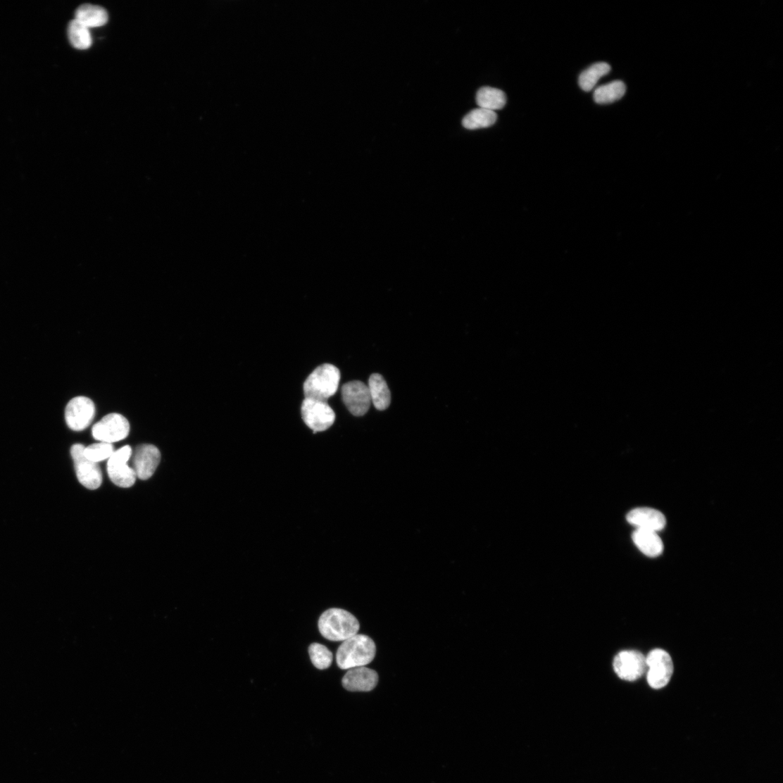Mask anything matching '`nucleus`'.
I'll use <instances>...</instances> for the list:
<instances>
[{"instance_id": "6", "label": "nucleus", "mask_w": 783, "mask_h": 783, "mask_svg": "<svg viewBox=\"0 0 783 783\" xmlns=\"http://www.w3.org/2000/svg\"><path fill=\"white\" fill-rule=\"evenodd\" d=\"M130 430V423L124 415L113 413L94 425L92 436L98 441L112 444L127 438Z\"/></svg>"}, {"instance_id": "5", "label": "nucleus", "mask_w": 783, "mask_h": 783, "mask_svg": "<svg viewBox=\"0 0 783 783\" xmlns=\"http://www.w3.org/2000/svg\"><path fill=\"white\" fill-rule=\"evenodd\" d=\"M301 414L305 424L314 433L330 428L336 418L334 411L327 402L310 399L303 401Z\"/></svg>"}, {"instance_id": "10", "label": "nucleus", "mask_w": 783, "mask_h": 783, "mask_svg": "<svg viewBox=\"0 0 783 783\" xmlns=\"http://www.w3.org/2000/svg\"><path fill=\"white\" fill-rule=\"evenodd\" d=\"M613 668L622 679L632 682L641 678L647 670L646 656L636 651H623L614 660Z\"/></svg>"}, {"instance_id": "1", "label": "nucleus", "mask_w": 783, "mask_h": 783, "mask_svg": "<svg viewBox=\"0 0 783 783\" xmlns=\"http://www.w3.org/2000/svg\"><path fill=\"white\" fill-rule=\"evenodd\" d=\"M374 641L365 634H356L342 642L337 649L336 660L342 670L365 667L370 664L376 656Z\"/></svg>"}, {"instance_id": "14", "label": "nucleus", "mask_w": 783, "mask_h": 783, "mask_svg": "<svg viewBox=\"0 0 783 783\" xmlns=\"http://www.w3.org/2000/svg\"><path fill=\"white\" fill-rule=\"evenodd\" d=\"M627 522L637 529L658 532L663 530L667 523L662 512L651 508H637L632 510L627 516Z\"/></svg>"}, {"instance_id": "18", "label": "nucleus", "mask_w": 783, "mask_h": 783, "mask_svg": "<svg viewBox=\"0 0 783 783\" xmlns=\"http://www.w3.org/2000/svg\"><path fill=\"white\" fill-rule=\"evenodd\" d=\"M476 99L480 108L492 111L502 109L506 104L505 93L489 87L481 88L477 92Z\"/></svg>"}, {"instance_id": "7", "label": "nucleus", "mask_w": 783, "mask_h": 783, "mask_svg": "<svg viewBox=\"0 0 783 783\" xmlns=\"http://www.w3.org/2000/svg\"><path fill=\"white\" fill-rule=\"evenodd\" d=\"M85 447L81 444L73 445L70 454L80 482L89 489L99 488L103 482V475L99 465L87 458L84 455Z\"/></svg>"}, {"instance_id": "20", "label": "nucleus", "mask_w": 783, "mask_h": 783, "mask_svg": "<svg viewBox=\"0 0 783 783\" xmlns=\"http://www.w3.org/2000/svg\"><path fill=\"white\" fill-rule=\"evenodd\" d=\"M626 92V86L621 81H615L598 87L594 94L599 104H613L621 99Z\"/></svg>"}, {"instance_id": "22", "label": "nucleus", "mask_w": 783, "mask_h": 783, "mask_svg": "<svg viewBox=\"0 0 783 783\" xmlns=\"http://www.w3.org/2000/svg\"><path fill=\"white\" fill-rule=\"evenodd\" d=\"M68 35L71 44L79 50H87L92 44L89 29L76 19L70 22Z\"/></svg>"}, {"instance_id": "3", "label": "nucleus", "mask_w": 783, "mask_h": 783, "mask_svg": "<svg viewBox=\"0 0 783 783\" xmlns=\"http://www.w3.org/2000/svg\"><path fill=\"white\" fill-rule=\"evenodd\" d=\"M340 372L334 365L325 363L318 366L303 384L305 399L327 402L337 391Z\"/></svg>"}, {"instance_id": "2", "label": "nucleus", "mask_w": 783, "mask_h": 783, "mask_svg": "<svg viewBox=\"0 0 783 783\" xmlns=\"http://www.w3.org/2000/svg\"><path fill=\"white\" fill-rule=\"evenodd\" d=\"M360 624L349 611L330 608L319 620V629L323 637L334 642H344L358 634Z\"/></svg>"}, {"instance_id": "13", "label": "nucleus", "mask_w": 783, "mask_h": 783, "mask_svg": "<svg viewBox=\"0 0 783 783\" xmlns=\"http://www.w3.org/2000/svg\"><path fill=\"white\" fill-rule=\"evenodd\" d=\"M379 681L376 671L365 667L349 670L342 679L344 687L352 692H369L374 690Z\"/></svg>"}, {"instance_id": "9", "label": "nucleus", "mask_w": 783, "mask_h": 783, "mask_svg": "<svg viewBox=\"0 0 783 783\" xmlns=\"http://www.w3.org/2000/svg\"><path fill=\"white\" fill-rule=\"evenodd\" d=\"M94 415V403L84 396L70 400L65 411L66 424L73 431H82L88 427L93 421Z\"/></svg>"}, {"instance_id": "17", "label": "nucleus", "mask_w": 783, "mask_h": 783, "mask_svg": "<svg viewBox=\"0 0 783 783\" xmlns=\"http://www.w3.org/2000/svg\"><path fill=\"white\" fill-rule=\"evenodd\" d=\"M372 401L377 409H387L391 402V394L384 377L379 374L372 375L368 385Z\"/></svg>"}, {"instance_id": "21", "label": "nucleus", "mask_w": 783, "mask_h": 783, "mask_svg": "<svg viewBox=\"0 0 783 783\" xmlns=\"http://www.w3.org/2000/svg\"><path fill=\"white\" fill-rule=\"evenodd\" d=\"M610 66L606 63H597L584 70L579 77V85L585 92L591 91L601 78L608 75Z\"/></svg>"}, {"instance_id": "23", "label": "nucleus", "mask_w": 783, "mask_h": 783, "mask_svg": "<svg viewBox=\"0 0 783 783\" xmlns=\"http://www.w3.org/2000/svg\"><path fill=\"white\" fill-rule=\"evenodd\" d=\"M308 653L312 664L317 669L323 670L331 666L333 655L325 646L316 643L312 644L309 646Z\"/></svg>"}, {"instance_id": "24", "label": "nucleus", "mask_w": 783, "mask_h": 783, "mask_svg": "<svg viewBox=\"0 0 783 783\" xmlns=\"http://www.w3.org/2000/svg\"><path fill=\"white\" fill-rule=\"evenodd\" d=\"M113 452L114 449L112 444L103 442L92 444L84 449L85 456L97 463L109 459Z\"/></svg>"}, {"instance_id": "19", "label": "nucleus", "mask_w": 783, "mask_h": 783, "mask_svg": "<svg viewBox=\"0 0 783 783\" xmlns=\"http://www.w3.org/2000/svg\"><path fill=\"white\" fill-rule=\"evenodd\" d=\"M498 116L495 111L480 108L472 111L466 116H464L462 125L464 128L470 130L487 128L493 126Z\"/></svg>"}, {"instance_id": "11", "label": "nucleus", "mask_w": 783, "mask_h": 783, "mask_svg": "<svg viewBox=\"0 0 783 783\" xmlns=\"http://www.w3.org/2000/svg\"><path fill=\"white\" fill-rule=\"evenodd\" d=\"M342 398L356 417H362L368 412L372 403L368 385L360 381H352L342 386Z\"/></svg>"}, {"instance_id": "8", "label": "nucleus", "mask_w": 783, "mask_h": 783, "mask_svg": "<svg viewBox=\"0 0 783 783\" xmlns=\"http://www.w3.org/2000/svg\"><path fill=\"white\" fill-rule=\"evenodd\" d=\"M132 455V448L127 446L114 451L108 459V476L111 481L118 487H130L135 483L136 474L127 464Z\"/></svg>"}, {"instance_id": "15", "label": "nucleus", "mask_w": 783, "mask_h": 783, "mask_svg": "<svg viewBox=\"0 0 783 783\" xmlns=\"http://www.w3.org/2000/svg\"><path fill=\"white\" fill-rule=\"evenodd\" d=\"M634 544L649 557H656L663 553L664 544L656 532L636 529L632 534Z\"/></svg>"}, {"instance_id": "16", "label": "nucleus", "mask_w": 783, "mask_h": 783, "mask_svg": "<svg viewBox=\"0 0 783 783\" xmlns=\"http://www.w3.org/2000/svg\"><path fill=\"white\" fill-rule=\"evenodd\" d=\"M76 20L90 28L104 26L108 20V14L101 6L91 4L81 6L76 11Z\"/></svg>"}, {"instance_id": "4", "label": "nucleus", "mask_w": 783, "mask_h": 783, "mask_svg": "<svg viewBox=\"0 0 783 783\" xmlns=\"http://www.w3.org/2000/svg\"><path fill=\"white\" fill-rule=\"evenodd\" d=\"M647 681L650 687L663 689L670 682L674 672L670 655L663 649H654L646 657Z\"/></svg>"}, {"instance_id": "12", "label": "nucleus", "mask_w": 783, "mask_h": 783, "mask_svg": "<svg viewBox=\"0 0 783 783\" xmlns=\"http://www.w3.org/2000/svg\"><path fill=\"white\" fill-rule=\"evenodd\" d=\"M132 456V468L142 480H149L154 475L161 458L158 449L149 444L138 446Z\"/></svg>"}]
</instances>
